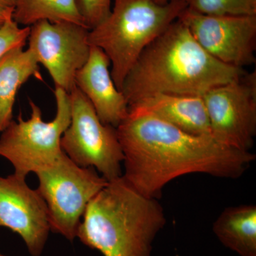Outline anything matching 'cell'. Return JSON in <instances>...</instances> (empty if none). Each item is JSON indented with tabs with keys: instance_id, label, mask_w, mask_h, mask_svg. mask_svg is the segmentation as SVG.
I'll return each mask as SVG.
<instances>
[{
	"instance_id": "cell-1",
	"label": "cell",
	"mask_w": 256,
	"mask_h": 256,
	"mask_svg": "<svg viewBox=\"0 0 256 256\" xmlns=\"http://www.w3.org/2000/svg\"><path fill=\"white\" fill-rule=\"evenodd\" d=\"M116 130L124 154L122 176L156 200L168 183L184 175L237 178L256 160L250 151L229 148L212 136L188 134L142 109L129 108Z\"/></svg>"
},
{
	"instance_id": "cell-2",
	"label": "cell",
	"mask_w": 256,
	"mask_h": 256,
	"mask_svg": "<svg viewBox=\"0 0 256 256\" xmlns=\"http://www.w3.org/2000/svg\"><path fill=\"white\" fill-rule=\"evenodd\" d=\"M246 72L208 54L178 18L144 48L120 90L128 106L156 94L203 96Z\"/></svg>"
},
{
	"instance_id": "cell-3",
	"label": "cell",
	"mask_w": 256,
	"mask_h": 256,
	"mask_svg": "<svg viewBox=\"0 0 256 256\" xmlns=\"http://www.w3.org/2000/svg\"><path fill=\"white\" fill-rule=\"evenodd\" d=\"M77 236L104 256H152V244L166 216L158 200L120 178L108 182L90 200Z\"/></svg>"
},
{
	"instance_id": "cell-4",
	"label": "cell",
	"mask_w": 256,
	"mask_h": 256,
	"mask_svg": "<svg viewBox=\"0 0 256 256\" xmlns=\"http://www.w3.org/2000/svg\"><path fill=\"white\" fill-rule=\"evenodd\" d=\"M186 0H114L110 14L90 30L88 42L105 52L118 90L144 48L180 18ZM121 92V90H120Z\"/></svg>"
},
{
	"instance_id": "cell-5",
	"label": "cell",
	"mask_w": 256,
	"mask_h": 256,
	"mask_svg": "<svg viewBox=\"0 0 256 256\" xmlns=\"http://www.w3.org/2000/svg\"><path fill=\"white\" fill-rule=\"evenodd\" d=\"M56 114L53 120L45 122L41 108L28 99L31 117L24 120L20 112L18 121L12 120L0 137V156L12 164L14 174L26 178L53 164L64 151L60 139L70 126L72 106L70 96L55 87Z\"/></svg>"
},
{
	"instance_id": "cell-6",
	"label": "cell",
	"mask_w": 256,
	"mask_h": 256,
	"mask_svg": "<svg viewBox=\"0 0 256 256\" xmlns=\"http://www.w3.org/2000/svg\"><path fill=\"white\" fill-rule=\"evenodd\" d=\"M35 174L40 182L37 190L48 208L50 230L73 242L88 204L108 182L95 168L76 164L64 152Z\"/></svg>"
},
{
	"instance_id": "cell-7",
	"label": "cell",
	"mask_w": 256,
	"mask_h": 256,
	"mask_svg": "<svg viewBox=\"0 0 256 256\" xmlns=\"http://www.w3.org/2000/svg\"><path fill=\"white\" fill-rule=\"evenodd\" d=\"M69 96L72 118L60 139L62 150L78 166L95 168L108 182L120 178L124 154L116 128L101 122L78 88Z\"/></svg>"
},
{
	"instance_id": "cell-8",
	"label": "cell",
	"mask_w": 256,
	"mask_h": 256,
	"mask_svg": "<svg viewBox=\"0 0 256 256\" xmlns=\"http://www.w3.org/2000/svg\"><path fill=\"white\" fill-rule=\"evenodd\" d=\"M217 142L250 151L256 136V72L242 74L202 96Z\"/></svg>"
},
{
	"instance_id": "cell-9",
	"label": "cell",
	"mask_w": 256,
	"mask_h": 256,
	"mask_svg": "<svg viewBox=\"0 0 256 256\" xmlns=\"http://www.w3.org/2000/svg\"><path fill=\"white\" fill-rule=\"evenodd\" d=\"M90 30L78 24L40 21L30 26L28 50L48 70L55 84L70 94L77 72L85 65L92 46Z\"/></svg>"
},
{
	"instance_id": "cell-10",
	"label": "cell",
	"mask_w": 256,
	"mask_h": 256,
	"mask_svg": "<svg viewBox=\"0 0 256 256\" xmlns=\"http://www.w3.org/2000/svg\"><path fill=\"white\" fill-rule=\"evenodd\" d=\"M178 18L215 60L239 68L255 64L256 15L212 16L186 8Z\"/></svg>"
},
{
	"instance_id": "cell-11",
	"label": "cell",
	"mask_w": 256,
	"mask_h": 256,
	"mask_svg": "<svg viewBox=\"0 0 256 256\" xmlns=\"http://www.w3.org/2000/svg\"><path fill=\"white\" fill-rule=\"evenodd\" d=\"M25 180L16 174L0 176V226L18 234L32 256H41L50 230V216L40 192Z\"/></svg>"
},
{
	"instance_id": "cell-12",
	"label": "cell",
	"mask_w": 256,
	"mask_h": 256,
	"mask_svg": "<svg viewBox=\"0 0 256 256\" xmlns=\"http://www.w3.org/2000/svg\"><path fill=\"white\" fill-rule=\"evenodd\" d=\"M105 52L92 46L86 63L76 73V86L88 99L101 122L117 128L128 114L129 106L111 76Z\"/></svg>"
},
{
	"instance_id": "cell-13",
	"label": "cell",
	"mask_w": 256,
	"mask_h": 256,
	"mask_svg": "<svg viewBox=\"0 0 256 256\" xmlns=\"http://www.w3.org/2000/svg\"><path fill=\"white\" fill-rule=\"evenodd\" d=\"M129 108H139L184 132L212 136L210 119L202 96L156 94L144 98Z\"/></svg>"
},
{
	"instance_id": "cell-14",
	"label": "cell",
	"mask_w": 256,
	"mask_h": 256,
	"mask_svg": "<svg viewBox=\"0 0 256 256\" xmlns=\"http://www.w3.org/2000/svg\"><path fill=\"white\" fill-rule=\"evenodd\" d=\"M14 47L0 60V132L13 120L16 94L32 77L42 78L40 64L30 50Z\"/></svg>"
},
{
	"instance_id": "cell-15",
	"label": "cell",
	"mask_w": 256,
	"mask_h": 256,
	"mask_svg": "<svg viewBox=\"0 0 256 256\" xmlns=\"http://www.w3.org/2000/svg\"><path fill=\"white\" fill-rule=\"evenodd\" d=\"M213 232L224 246L240 256H256V206L228 207L213 224Z\"/></svg>"
},
{
	"instance_id": "cell-16",
	"label": "cell",
	"mask_w": 256,
	"mask_h": 256,
	"mask_svg": "<svg viewBox=\"0 0 256 256\" xmlns=\"http://www.w3.org/2000/svg\"><path fill=\"white\" fill-rule=\"evenodd\" d=\"M12 18L23 26H31L40 21L66 22L86 26L78 0H16Z\"/></svg>"
},
{
	"instance_id": "cell-17",
	"label": "cell",
	"mask_w": 256,
	"mask_h": 256,
	"mask_svg": "<svg viewBox=\"0 0 256 256\" xmlns=\"http://www.w3.org/2000/svg\"><path fill=\"white\" fill-rule=\"evenodd\" d=\"M188 9L212 16L256 15V0H186Z\"/></svg>"
},
{
	"instance_id": "cell-18",
	"label": "cell",
	"mask_w": 256,
	"mask_h": 256,
	"mask_svg": "<svg viewBox=\"0 0 256 256\" xmlns=\"http://www.w3.org/2000/svg\"><path fill=\"white\" fill-rule=\"evenodd\" d=\"M30 26L21 28L13 18L0 28V60L5 53L14 47L24 46L30 35Z\"/></svg>"
},
{
	"instance_id": "cell-19",
	"label": "cell",
	"mask_w": 256,
	"mask_h": 256,
	"mask_svg": "<svg viewBox=\"0 0 256 256\" xmlns=\"http://www.w3.org/2000/svg\"><path fill=\"white\" fill-rule=\"evenodd\" d=\"M112 0H78L84 24L89 30L102 22L112 8Z\"/></svg>"
},
{
	"instance_id": "cell-20",
	"label": "cell",
	"mask_w": 256,
	"mask_h": 256,
	"mask_svg": "<svg viewBox=\"0 0 256 256\" xmlns=\"http://www.w3.org/2000/svg\"><path fill=\"white\" fill-rule=\"evenodd\" d=\"M16 0H0V28L12 18Z\"/></svg>"
},
{
	"instance_id": "cell-21",
	"label": "cell",
	"mask_w": 256,
	"mask_h": 256,
	"mask_svg": "<svg viewBox=\"0 0 256 256\" xmlns=\"http://www.w3.org/2000/svg\"><path fill=\"white\" fill-rule=\"evenodd\" d=\"M158 2L162 3V4H165V3L169 2L172 0H156Z\"/></svg>"
},
{
	"instance_id": "cell-22",
	"label": "cell",
	"mask_w": 256,
	"mask_h": 256,
	"mask_svg": "<svg viewBox=\"0 0 256 256\" xmlns=\"http://www.w3.org/2000/svg\"><path fill=\"white\" fill-rule=\"evenodd\" d=\"M0 256H2L1 255H0Z\"/></svg>"
}]
</instances>
